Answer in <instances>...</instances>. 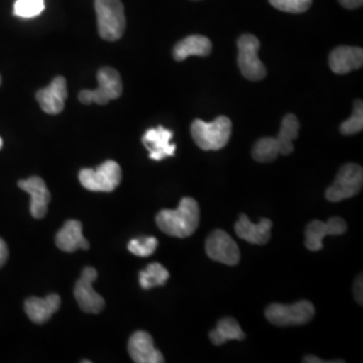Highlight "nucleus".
Returning <instances> with one entry per match:
<instances>
[{
	"label": "nucleus",
	"instance_id": "20",
	"mask_svg": "<svg viewBox=\"0 0 363 363\" xmlns=\"http://www.w3.org/2000/svg\"><path fill=\"white\" fill-rule=\"evenodd\" d=\"M55 245L67 253H73L78 249L88 250L89 242L82 234V223L76 220H66L55 235Z\"/></svg>",
	"mask_w": 363,
	"mask_h": 363
},
{
	"label": "nucleus",
	"instance_id": "9",
	"mask_svg": "<svg viewBox=\"0 0 363 363\" xmlns=\"http://www.w3.org/2000/svg\"><path fill=\"white\" fill-rule=\"evenodd\" d=\"M259 40L252 34H244L238 38V67L242 76L249 81H261L267 77V67L259 61Z\"/></svg>",
	"mask_w": 363,
	"mask_h": 363
},
{
	"label": "nucleus",
	"instance_id": "30",
	"mask_svg": "<svg viewBox=\"0 0 363 363\" xmlns=\"http://www.w3.org/2000/svg\"><path fill=\"white\" fill-rule=\"evenodd\" d=\"M339 3L349 10H355L362 6L363 0H339Z\"/></svg>",
	"mask_w": 363,
	"mask_h": 363
},
{
	"label": "nucleus",
	"instance_id": "26",
	"mask_svg": "<svg viewBox=\"0 0 363 363\" xmlns=\"http://www.w3.org/2000/svg\"><path fill=\"white\" fill-rule=\"evenodd\" d=\"M157 240L155 237H140V238H133L130 240L128 244V250L132 255L139 256V257H150L151 255L155 253L157 247Z\"/></svg>",
	"mask_w": 363,
	"mask_h": 363
},
{
	"label": "nucleus",
	"instance_id": "5",
	"mask_svg": "<svg viewBox=\"0 0 363 363\" xmlns=\"http://www.w3.org/2000/svg\"><path fill=\"white\" fill-rule=\"evenodd\" d=\"M265 316L277 327L307 325L315 316V307L308 300H300L291 306L273 303L265 310Z\"/></svg>",
	"mask_w": 363,
	"mask_h": 363
},
{
	"label": "nucleus",
	"instance_id": "21",
	"mask_svg": "<svg viewBox=\"0 0 363 363\" xmlns=\"http://www.w3.org/2000/svg\"><path fill=\"white\" fill-rule=\"evenodd\" d=\"M211 40L203 35H190L179 40L174 48V60L182 62L189 57H208L211 52Z\"/></svg>",
	"mask_w": 363,
	"mask_h": 363
},
{
	"label": "nucleus",
	"instance_id": "7",
	"mask_svg": "<svg viewBox=\"0 0 363 363\" xmlns=\"http://www.w3.org/2000/svg\"><path fill=\"white\" fill-rule=\"evenodd\" d=\"M121 169L113 160H106L96 169H84L79 171L78 179L81 184L96 193H111L121 182Z\"/></svg>",
	"mask_w": 363,
	"mask_h": 363
},
{
	"label": "nucleus",
	"instance_id": "33",
	"mask_svg": "<svg viewBox=\"0 0 363 363\" xmlns=\"http://www.w3.org/2000/svg\"><path fill=\"white\" fill-rule=\"evenodd\" d=\"M0 85H1V77H0Z\"/></svg>",
	"mask_w": 363,
	"mask_h": 363
},
{
	"label": "nucleus",
	"instance_id": "32",
	"mask_svg": "<svg viewBox=\"0 0 363 363\" xmlns=\"http://www.w3.org/2000/svg\"><path fill=\"white\" fill-rule=\"evenodd\" d=\"M1 148H3V139L0 138V150H1Z\"/></svg>",
	"mask_w": 363,
	"mask_h": 363
},
{
	"label": "nucleus",
	"instance_id": "19",
	"mask_svg": "<svg viewBox=\"0 0 363 363\" xmlns=\"http://www.w3.org/2000/svg\"><path fill=\"white\" fill-rule=\"evenodd\" d=\"M61 298L57 294H50L45 298H28L25 301V311L28 319L35 325H43L52 319L60 310Z\"/></svg>",
	"mask_w": 363,
	"mask_h": 363
},
{
	"label": "nucleus",
	"instance_id": "3",
	"mask_svg": "<svg viewBox=\"0 0 363 363\" xmlns=\"http://www.w3.org/2000/svg\"><path fill=\"white\" fill-rule=\"evenodd\" d=\"M191 136L201 150L218 151L229 143L232 121L226 116H218L211 123L196 118L191 124Z\"/></svg>",
	"mask_w": 363,
	"mask_h": 363
},
{
	"label": "nucleus",
	"instance_id": "28",
	"mask_svg": "<svg viewBox=\"0 0 363 363\" xmlns=\"http://www.w3.org/2000/svg\"><path fill=\"white\" fill-rule=\"evenodd\" d=\"M362 274L358 276V279L355 280V284H354V294H355V300L362 306L363 295H362Z\"/></svg>",
	"mask_w": 363,
	"mask_h": 363
},
{
	"label": "nucleus",
	"instance_id": "1",
	"mask_svg": "<svg viewBox=\"0 0 363 363\" xmlns=\"http://www.w3.org/2000/svg\"><path fill=\"white\" fill-rule=\"evenodd\" d=\"M156 225L163 233L186 238L198 229L199 225V205L194 198L184 196L175 210H162L156 216Z\"/></svg>",
	"mask_w": 363,
	"mask_h": 363
},
{
	"label": "nucleus",
	"instance_id": "4",
	"mask_svg": "<svg viewBox=\"0 0 363 363\" xmlns=\"http://www.w3.org/2000/svg\"><path fill=\"white\" fill-rule=\"evenodd\" d=\"M97 26L101 38L115 42L125 31V13L121 0H94Z\"/></svg>",
	"mask_w": 363,
	"mask_h": 363
},
{
	"label": "nucleus",
	"instance_id": "22",
	"mask_svg": "<svg viewBox=\"0 0 363 363\" xmlns=\"http://www.w3.org/2000/svg\"><path fill=\"white\" fill-rule=\"evenodd\" d=\"M245 337V333L241 330L238 322L233 318L220 319L217 327L208 334V337L214 346H222L228 340H244Z\"/></svg>",
	"mask_w": 363,
	"mask_h": 363
},
{
	"label": "nucleus",
	"instance_id": "18",
	"mask_svg": "<svg viewBox=\"0 0 363 363\" xmlns=\"http://www.w3.org/2000/svg\"><path fill=\"white\" fill-rule=\"evenodd\" d=\"M330 69L335 74H347L363 65V50L354 46H337L328 57Z\"/></svg>",
	"mask_w": 363,
	"mask_h": 363
},
{
	"label": "nucleus",
	"instance_id": "2",
	"mask_svg": "<svg viewBox=\"0 0 363 363\" xmlns=\"http://www.w3.org/2000/svg\"><path fill=\"white\" fill-rule=\"evenodd\" d=\"M300 130L298 117L292 113L286 115L281 121V128L276 138H261L253 148L252 156L256 162L268 163L276 160L279 155H289L295 151L294 140H296Z\"/></svg>",
	"mask_w": 363,
	"mask_h": 363
},
{
	"label": "nucleus",
	"instance_id": "27",
	"mask_svg": "<svg viewBox=\"0 0 363 363\" xmlns=\"http://www.w3.org/2000/svg\"><path fill=\"white\" fill-rule=\"evenodd\" d=\"M269 3L283 13H303L311 7L312 0H269Z\"/></svg>",
	"mask_w": 363,
	"mask_h": 363
},
{
	"label": "nucleus",
	"instance_id": "6",
	"mask_svg": "<svg viewBox=\"0 0 363 363\" xmlns=\"http://www.w3.org/2000/svg\"><path fill=\"white\" fill-rule=\"evenodd\" d=\"M99 88L94 91H81L78 99L82 104H108L123 93V82L118 72L113 67H101L97 73Z\"/></svg>",
	"mask_w": 363,
	"mask_h": 363
},
{
	"label": "nucleus",
	"instance_id": "31",
	"mask_svg": "<svg viewBox=\"0 0 363 363\" xmlns=\"http://www.w3.org/2000/svg\"><path fill=\"white\" fill-rule=\"evenodd\" d=\"M303 362L306 363H325V361L323 359H319L318 357H312V355H307L304 359H303Z\"/></svg>",
	"mask_w": 363,
	"mask_h": 363
},
{
	"label": "nucleus",
	"instance_id": "15",
	"mask_svg": "<svg viewBox=\"0 0 363 363\" xmlns=\"http://www.w3.org/2000/svg\"><path fill=\"white\" fill-rule=\"evenodd\" d=\"M19 189L26 191L31 198V205H30V213L34 218L40 220L46 216L48 213V206L52 201V194L49 189L46 187V183L39 178V177H31L25 181L18 182Z\"/></svg>",
	"mask_w": 363,
	"mask_h": 363
},
{
	"label": "nucleus",
	"instance_id": "17",
	"mask_svg": "<svg viewBox=\"0 0 363 363\" xmlns=\"http://www.w3.org/2000/svg\"><path fill=\"white\" fill-rule=\"evenodd\" d=\"M272 226V220L268 218H261L259 223H252L247 214H241L235 222L234 230L241 240H245L247 242L255 245H265L271 240Z\"/></svg>",
	"mask_w": 363,
	"mask_h": 363
},
{
	"label": "nucleus",
	"instance_id": "29",
	"mask_svg": "<svg viewBox=\"0 0 363 363\" xmlns=\"http://www.w3.org/2000/svg\"><path fill=\"white\" fill-rule=\"evenodd\" d=\"M7 259H9V247L7 244L0 238V268L6 264Z\"/></svg>",
	"mask_w": 363,
	"mask_h": 363
},
{
	"label": "nucleus",
	"instance_id": "16",
	"mask_svg": "<svg viewBox=\"0 0 363 363\" xmlns=\"http://www.w3.org/2000/svg\"><path fill=\"white\" fill-rule=\"evenodd\" d=\"M128 352L136 363H163L164 357L154 346L152 337L145 331H136L128 342Z\"/></svg>",
	"mask_w": 363,
	"mask_h": 363
},
{
	"label": "nucleus",
	"instance_id": "23",
	"mask_svg": "<svg viewBox=\"0 0 363 363\" xmlns=\"http://www.w3.org/2000/svg\"><path fill=\"white\" fill-rule=\"evenodd\" d=\"M169 279V272L159 262L150 264L142 272H139V284L148 291L155 286H164Z\"/></svg>",
	"mask_w": 363,
	"mask_h": 363
},
{
	"label": "nucleus",
	"instance_id": "14",
	"mask_svg": "<svg viewBox=\"0 0 363 363\" xmlns=\"http://www.w3.org/2000/svg\"><path fill=\"white\" fill-rule=\"evenodd\" d=\"M172 130L164 127H156L147 130L142 138V143L150 152V159L160 162L167 156L175 155L177 145L171 144Z\"/></svg>",
	"mask_w": 363,
	"mask_h": 363
},
{
	"label": "nucleus",
	"instance_id": "10",
	"mask_svg": "<svg viewBox=\"0 0 363 363\" xmlns=\"http://www.w3.org/2000/svg\"><path fill=\"white\" fill-rule=\"evenodd\" d=\"M97 276L99 274L94 268L86 267L74 286V298L79 308L86 313H99L104 310V298L93 289V283Z\"/></svg>",
	"mask_w": 363,
	"mask_h": 363
},
{
	"label": "nucleus",
	"instance_id": "25",
	"mask_svg": "<svg viewBox=\"0 0 363 363\" xmlns=\"http://www.w3.org/2000/svg\"><path fill=\"white\" fill-rule=\"evenodd\" d=\"M45 10V0H16L13 4V13L19 18L31 19Z\"/></svg>",
	"mask_w": 363,
	"mask_h": 363
},
{
	"label": "nucleus",
	"instance_id": "24",
	"mask_svg": "<svg viewBox=\"0 0 363 363\" xmlns=\"http://www.w3.org/2000/svg\"><path fill=\"white\" fill-rule=\"evenodd\" d=\"M340 133L345 136H350L359 133L363 130V104L362 100H357L354 103V112L347 120L340 124Z\"/></svg>",
	"mask_w": 363,
	"mask_h": 363
},
{
	"label": "nucleus",
	"instance_id": "12",
	"mask_svg": "<svg viewBox=\"0 0 363 363\" xmlns=\"http://www.w3.org/2000/svg\"><path fill=\"white\" fill-rule=\"evenodd\" d=\"M347 232V223L340 217H331L327 222L312 220L306 229V247L311 252L323 249V238L327 235H340Z\"/></svg>",
	"mask_w": 363,
	"mask_h": 363
},
{
	"label": "nucleus",
	"instance_id": "11",
	"mask_svg": "<svg viewBox=\"0 0 363 363\" xmlns=\"http://www.w3.org/2000/svg\"><path fill=\"white\" fill-rule=\"evenodd\" d=\"M206 255L213 261L230 267L237 265L241 259L240 247L235 241L229 234L220 229L208 235L206 240Z\"/></svg>",
	"mask_w": 363,
	"mask_h": 363
},
{
	"label": "nucleus",
	"instance_id": "8",
	"mask_svg": "<svg viewBox=\"0 0 363 363\" xmlns=\"http://www.w3.org/2000/svg\"><path fill=\"white\" fill-rule=\"evenodd\" d=\"M363 169L355 163H347L337 171V178L325 190V199L340 202L358 194L362 190Z\"/></svg>",
	"mask_w": 363,
	"mask_h": 363
},
{
	"label": "nucleus",
	"instance_id": "13",
	"mask_svg": "<svg viewBox=\"0 0 363 363\" xmlns=\"http://www.w3.org/2000/svg\"><path fill=\"white\" fill-rule=\"evenodd\" d=\"M67 99V85L62 76L54 78L52 84L37 91V101L48 115H58L64 111Z\"/></svg>",
	"mask_w": 363,
	"mask_h": 363
}]
</instances>
